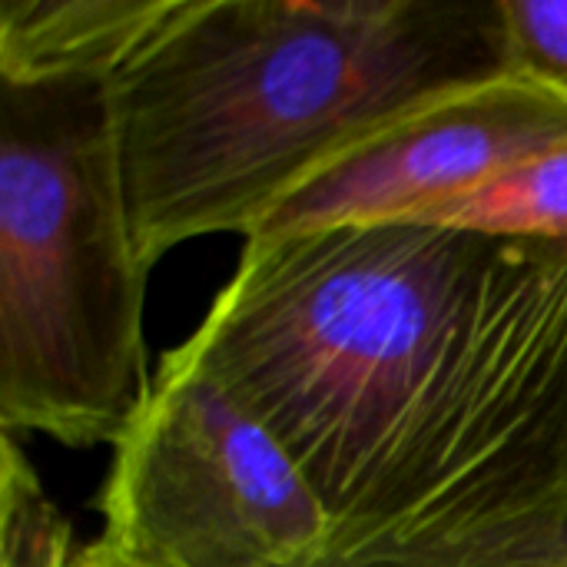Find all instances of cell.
Returning a JSON list of instances; mask_svg holds the SVG:
<instances>
[{"instance_id":"6da1fadb","label":"cell","mask_w":567,"mask_h":567,"mask_svg":"<svg viewBox=\"0 0 567 567\" xmlns=\"http://www.w3.org/2000/svg\"><path fill=\"white\" fill-rule=\"evenodd\" d=\"M515 70L505 0H173L110 80L146 272L249 239L352 146Z\"/></svg>"},{"instance_id":"7a4b0ae2","label":"cell","mask_w":567,"mask_h":567,"mask_svg":"<svg viewBox=\"0 0 567 567\" xmlns=\"http://www.w3.org/2000/svg\"><path fill=\"white\" fill-rule=\"evenodd\" d=\"M502 243L429 223L249 239L173 352L279 442L332 538L369 512L465 349Z\"/></svg>"},{"instance_id":"3957f363","label":"cell","mask_w":567,"mask_h":567,"mask_svg":"<svg viewBox=\"0 0 567 567\" xmlns=\"http://www.w3.org/2000/svg\"><path fill=\"white\" fill-rule=\"evenodd\" d=\"M113 76L0 80V429L116 445L143 412L140 259Z\"/></svg>"},{"instance_id":"277c9868","label":"cell","mask_w":567,"mask_h":567,"mask_svg":"<svg viewBox=\"0 0 567 567\" xmlns=\"http://www.w3.org/2000/svg\"><path fill=\"white\" fill-rule=\"evenodd\" d=\"M567 535V246L505 239L369 512L312 567H542Z\"/></svg>"},{"instance_id":"5b68a950","label":"cell","mask_w":567,"mask_h":567,"mask_svg":"<svg viewBox=\"0 0 567 567\" xmlns=\"http://www.w3.org/2000/svg\"><path fill=\"white\" fill-rule=\"evenodd\" d=\"M100 492L103 542L143 567H312L329 518L279 442L169 352Z\"/></svg>"},{"instance_id":"8992f818","label":"cell","mask_w":567,"mask_h":567,"mask_svg":"<svg viewBox=\"0 0 567 567\" xmlns=\"http://www.w3.org/2000/svg\"><path fill=\"white\" fill-rule=\"evenodd\" d=\"M565 143L567 93L515 70L449 93L352 146L289 193L249 239L412 223Z\"/></svg>"},{"instance_id":"52a82bcc","label":"cell","mask_w":567,"mask_h":567,"mask_svg":"<svg viewBox=\"0 0 567 567\" xmlns=\"http://www.w3.org/2000/svg\"><path fill=\"white\" fill-rule=\"evenodd\" d=\"M173 0H3L0 80L113 76Z\"/></svg>"},{"instance_id":"ba28073f","label":"cell","mask_w":567,"mask_h":567,"mask_svg":"<svg viewBox=\"0 0 567 567\" xmlns=\"http://www.w3.org/2000/svg\"><path fill=\"white\" fill-rule=\"evenodd\" d=\"M412 223L492 239L567 246V143L512 166L485 186L449 199Z\"/></svg>"},{"instance_id":"9c48e42d","label":"cell","mask_w":567,"mask_h":567,"mask_svg":"<svg viewBox=\"0 0 567 567\" xmlns=\"http://www.w3.org/2000/svg\"><path fill=\"white\" fill-rule=\"evenodd\" d=\"M70 525L17 439L0 442V567H66Z\"/></svg>"},{"instance_id":"30bf717a","label":"cell","mask_w":567,"mask_h":567,"mask_svg":"<svg viewBox=\"0 0 567 567\" xmlns=\"http://www.w3.org/2000/svg\"><path fill=\"white\" fill-rule=\"evenodd\" d=\"M518 66L567 93V0H505Z\"/></svg>"},{"instance_id":"8fae6325","label":"cell","mask_w":567,"mask_h":567,"mask_svg":"<svg viewBox=\"0 0 567 567\" xmlns=\"http://www.w3.org/2000/svg\"><path fill=\"white\" fill-rule=\"evenodd\" d=\"M66 567H143V565H136V561L123 558L116 548H110L103 538H96V542H90V545H83V548H73V558H70V565Z\"/></svg>"},{"instance_id":"7c38bea8","label":"cell","mask_w":567,"mask_h":567,"mask_svg":"<svg viewBox=\"0 0 567 567\" xmlns=\"http://www.w3.org/2000/svg\"><path fill=\"white\" fill-rule=\"evenodd\" d=\"M542 567H567V535H565V542L548 555V561H545Z\"/></svg>"}]
</instances>
